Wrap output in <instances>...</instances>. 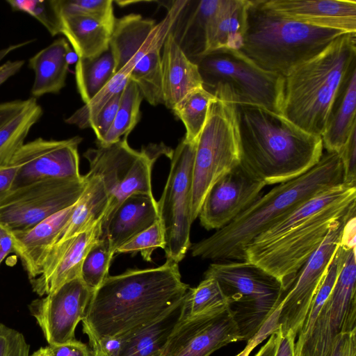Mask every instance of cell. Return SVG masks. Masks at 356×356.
Returning a JSON list of instances; mask_svg holds the SVG:
<instances>
[{"mask_svg": "<svg viewBox=\"0 0 356 356\" xmlns=\"http://www.w3.org/2000/svg\"><path fill=\"white\" fill-rule=\"evenodd\" d=\"M177 263L108 275L92 295L82 320L90 346L108 337L134 333L162 317L185 296Z\"/></svg>", "mask_w": 356, "mask_h": 356, "instance_id": "cell-1", "label": "cell"}, {"mask_svg": "<svg viewBox=\"0 0 356 356\" xmlns=\"http://www.w3.org/2000/svg\"><path fill=\"white\" fill-rule=\"evenodd\" d=\"M356 184L342 182L309 199L247 245L244 260L275 277L286 293L333 223L355 210Z\"/></svg>", "mask_w": 356, "mask_h": 356, "instance_id": "cell-2", "label": "cell"}, {"mask_svg": "<svg viewBox=\"0 0 356 356\" xmlns=\"http://www.w3.org/2000/svg\"><path fill=\"white\" fill-rule=\"evenodd\" d=\"M342 182L339 154L326 152L308 171L278 184L230 223L191 244V255L214 262L243 261L245 250L253 238L309 199Z\"/></svg>", "mask_w": 356, "mask_h": 356, "instance_id": "cell-3", "label": "cell"}, {"mask_svg": "<svg viewBox=\"0 0 356 356\" xmlns=\"http://www.w3.org/2000/svg\"><path fill=\"white\" fill-rule=\"evenodd\" d=\"M235 108L241 163L266 185L296 178L320 161L321 136L260 106L235 105Z\"/></svg>", "mask_w": 356, "mask_h": 356, "instance_id": "cell-4", "label": "cell"}, {"mask_svg": "<svg viewBox=\"0 0 356 356\" xmlns=\"http://www.w3.org/2000/svg\"><path fill=\"white\" fill-rule=\"evenodd\" d=\"M355 59L356 33H346L296 67L284 77L282 115L304 131L321 137Z\"/></svg>", "mask_w": 356, "mask_h": 356, "instance_id": "cell-5", "label": "cell"}, {"mask_svg": "<svg viewBox=\"0 0 356 356\" xmlns=\"http://www.w3.org/2000/svg\"><path fill=\"white\" fill-rule=\"evenodd\" d=\"M343 31L288 19L250 1L241 50L261 68L285 77L322 51Z\"/></svg>", "mask_w": 356, "mask_h": 356, "instance_id": "cell-6", "label": "cell"}, {"mask_svg": "<svg viewBox=\"0 0 356 356\" xmlns=\"http://www.w3.org/2000/svg\"><path fill=\"white\" fill-rule=\"evenodd\" d=\"M194 63L203 88L216 99L282 114L284 77L261 68L241 50L219 49Z\"/></svg>", "mask_w": 356, "mask_h": 356, "instance_id": "cell-7", "label": "cell"}, {"mask_svg": "<svg viewBox=\"0 0 356 356\" xmlns=\"http://www.w3.org/2000/svg\"><path fill=\"white\" fill-rule=\"evenodd\" d=\"M204 277L217 280L242 340L248 341L274 316L286 293L276 277L246 260L213 262Z\"/></svg>", "mask_w": 356, "mask_h": 356, "instance_id": "cell-8", "label": "cell"}, {"mask_svg": "<svg viewBox=\"0 0 356 356\" xmlns=\"http://www.w3.org/2000/svg\"><path fill=\"white\" fill-rule=\"evenodd\" d=\"M240 163L235 105L215 98L209 104L206 122L196 141L192 181L193 222L198 217L213 184Z\"/></svg>", "mask_w": 356, "mask_h": 356, "instance_id": "cell-9", "label": "cell"}, {"mask_svg": "<svg viewBox=\"0 0 356 356\" xmlns=\"http://www.w3.org/2000/svg\"><path fill=\"white\" fill-rule=\"evenodd\" d=\"M173 150L165 145H151L138 151L131 147L127 136L119 141L89 148L83 156L89 163L88 173L101 178L108 202L103 219L108 216L129 196L135 193L153 195L152 170L156 160Z\"/></svg>", "mask_w": 356, "mask_h": 356, "instance_id": "cell-10", "label": "cell"}, {"mask_svg": "<svg viewBox=\"0 0 356 356\" xmlns=\"http://www.w3.org/2000/svg\"><path fill=\"white\" fill-rule=\"evenodd\" d=\"M196 142L184 138L173 150L170 169L160 200L159 217L164 230L166 259L179 264L189 250L193 168Z\"/></svg>", "mask_w": 356, "mask_h": 356, "instance_id": "cell-11", "label": "cell"}, {"mask_svg": "<svg viewBox=\"0 0 356 356\" xmlns=\"http://www.w3.org/2000/svg\"><path fill=\"white\" fill-rule=\"evenodd\" d=\"M87 182L78 179H49L10 190L0 199V225L10 231L29 229L74 204Z\"/></svg>", "mask_w": 356, "mask_h": 356, "instance_id": "cell-12", "label": "cell"}, {"mask_svg": "<svg viewBox=\"0 0 356 356\" xmlns=\"http://www.w3.org/2000/svg\"><path fill=\"white\" fill-rule=\"evenodd\" d=\"M353 216H355V210L337 220L318 249L302 267L279 305L275 329L279 326L282 333L291 330L297 337L312 302L341 244L345 225Z\"/></svg>", "mask_w": 356, "mask_h": 356, "instance_id": "cell-13", "label": "cell"}, {"mask_svg": "<svg viewBox=\"0 0 356 356\" xmlns=\"http://www.w3.org/2000/svg\"><path fill=\"white\" fill-rule=\"evenodd\" d=\"M186 1H173L165 18L159 24L134 13L116 18L109 42L115 74L124 72L129 75L140 58L161 49Z\"/></svg>", "mask_w": 356, "mask_h": 356, "instance_id": "cell-14", "label": "cell"}, {"mask_svg": "<svg viewBox=\"0 0 356 356\" xmlns=\"http://www.w3.org/2000/svg\"><path fill=\"white\" fill-rule=\"evenodd\" d=\"M80 136L65 140L38 138L24 143L10 159L19 165L11 190L49 179H78Z\"/></svg>", "mask_w": 356, "mask_h": 356, "instance_id": "cell-15", "label": "cell"}, {"mask_svg": "<svg viewBox=\"0 0 356 356\" xmlns=\"http://www.w3.org/2000/svg\"><path fill=\"white\" fill-rule=\"evenodd\" d=\"M92 292L81 277L63 284L29 305L49 345L75 340V329L83 320Z\"/></svg>", "mask_w": 356, "mask_h": 356, "instance_id": "cell-16", "label": "cell"}, {"mask_svg": "<svg viewBox=\"0 0 356 356\" xmlns=\"http://www.w3.org/2000/svg\"><path fill=\"white\" fill-rule=\"evenodd\" d=\"M265 186L240 163L209 190L198 215L201 225L207 230L224 227L262 195Z\"/></svg>", "mask_w": 356, "mask_h": 356, "instance_id": "cell-17", "label": "cell"}, {"mask_svg": "<svg viewBox=\"0 0 356 356\" xmlns=\"http://www.w3.org/2000/svg\"><path fill=\"white\" fill-rule=\"evenodd\" d=\"M243 341L228 308L181 318L161 350L162 356H210L232 342Z\"/></svg>", "mask_w": 356, "mask_h": 356, "instance_id": "cell-18", "label": "cell"}, {"mask_svg": "<svg viewBox=\"0 0 356 356\" xmlns=\"http://www.w3.org/2000/svg\"><path fill=\"white\" fill-rule=\"evenodd\" d=\"M102 220L51 249L42 273L30 280L35 293L40 296L48 295L65 283L81 277V266L87 253L101 238Z\"/></svg>", "mask_w": 356, "mask_h": 356, "instance_id": "cell-19", "label": "cell"}, {"mask_svg": "<svg viewBox=\"0 0 356 356\" xmlns=\"http://www.w3.org/2000/svg\"><path fill=\"white\" fill-rule=\"evenodd\" d=\"M261 4L290 20L344 33H356L355 0H261Z\"/></svg>", "mask_w": 356, "mask_h": 356, "instance_id": "cell-20", "label": "cell"}, {"mask_svg": "<svg viewBox=\"0 0 356 356\" xmlns=\"http://www.w3.org/2000/svg\"><path fill=\"white\" fill-rule=\"evenodd\" d=\"M74 204L29 229L9 230L13 240V252L19 258L29 280L36 278L42 273L47 255L69 220Z\"/></svg>", "mask_w": 356, "mask_h": 356, "instance_id": "cell-21", "label": "cell"}, {"mask_svg": "<svg viewBox=\"0 0 356 356\" xmlns=\"http://www.w3.org/2000/svg\"><path fill=\"white\" fill-rule=\"evenodd\" d=\"M159 219L154 195L135 193L123 200L102 220V236L115 252L122 244Z\"/></svg>", "mask_w": 356, "mask_h": 356, "instance_id": "cell-22", "label": "cell"}, {"mask_svg": "<svg viewBox=\"0 0 356 356\" xmlns=\"http://www.w3.org/2000/svg\"><path fill=\"white\" fill-rule=\"evenodd\" d=\"M163 47V104L172 110L190 92L203 87V83L197 65L186 56L171 32Z\"/></svg>", "mask_w": 356, "mask_h": 356, "instance_id": "cell-23", "label": "cell"}, {"mask_svg": "<svg viewBox=\"0 0 356 356\" xmlns=\"http://www.w3.org/2000/svg\"><path fill=\"white\" fill-rule=\"evenodd\" d=\"M78 59L65 38L55 40L29 60L35 79L31 88L33 98L57 94L65 86L69 65Z\"/></svg>", "mask_w": 356, "mask_h": 356, "instance_id": "cell-24", "label": "cell"}, {"mask_svg": "<svg viewBox=\"0 0 356 356\" xmlns=\"http://www.w3.org/2000/svg\"><path fill=\"white\" fill-rule=\"evenodd\" d=\"M220 2L187 0L172 27L175 40L193 63L205 54L208 24Z\"/></svg>", "mask_w": 356, "mask_h": 356, "instance_id": "cell-25", "label": "cell"}, {"mask_svg": "<svg viewBox=\"0 0 356 356\" xmlns=\"http://www.w3.org/2000/svg\"><path fill=\"white\" fill-rule=\"evenodd\" d=\"M250 4L249 0H220L208 24L205 54L222 48L241 49Z\"/></svg>", "mask_w": 356, "mask_h": 356, "instance_id": "cell-26", "label": "cell"}, {"mask_svg": "<svg viewBox=\"0 0 356 356\" xmlns=\"http://www.w3.org/2000/svg\"><path fill=\"white\" fill-rule=\"evenodd\" d=\"M356 66L348 74L332 108L324 133L323 149L339 153L356 129Z\"/></svg>", "mask_w": 356, "mask_h": 356, "instance_id": "cell-27", "label": "cell"}, {"mask_svg": "<svg viewBox=\"0 0 356 356\" xmlns=\"http://www.w3.org/2000/svg\"><path fill=\"white\" fill-rule=\"evenodd\" d=\"M86 175V187L54 245L90 229L104 217L108 197L103 181L98 176L88 172Z\"/></svg>", "mask_w": 356, "mask_h": 356, "instance_id": "cell-28", "label": "cell"}, {"mask_svg": "<svg viewBox=\"0 0 356 356\" xmlns=\"http://www.w3.org/2000/svg\"><path fill=\"white\" fill-rule=\"evenodd\" d=\"M58 34H63L78 58L98 56L109 49L113 28L87 16H70L56 21Z\"/></svg>", "mask_w": 356, "mask_h": 356, "instance_id": "cell-29", "label": "cell"}, {"mask_svg": "<svg viewBox=\"0 0 356 356\" xmlns=\"http://www.w3.org/2000/svg\"><path fill=\"white\" fill-rule=\"evenodd\" d=\"M184 298L157 321L136 332L116 356H153L161 353L181 318Z\"/></svg>", "mask_w": 356, "mask_h": 356, "instance_id": "cell-30", "label": "cell"}, {"mask_svg": "<svg viewBox=\"0 0 356 356\" xmlns=\"http://www.w3.org/2000/svg\"><path fill=\"white\" fill-rule=\"evenodd\" d=\"M115 74V61L110 48L98 56L78 58L75 78L83 102H89Z\"/></svg>", "mask_w": 356, "mask_h": 356, "instance_id": "cell-31", "label": "cell"}, {"mask_svg": "<svg viewBox=\"0 0 356 356\" xmlns=\"http://www.w3.org/2000/svg\"><path fill=\"white\" fill-rule=\"evenodd\" d=\"M42 114L36 99L31 97L26 106L0 128V165L8 162L24 144L31 129Z\"/></svg>", "mask_w": 356, "mask_h": 356, "instance_id": "cell-32", "label": "cell"}, {"mask_svg": "<svg viewBox=\"0 0 356 356\" xmlns=\"http://www.w3.org/2000/svg\"><path fill=\"white\" fill-rule=\"evenodd\" d=\"M216 97L203 87L197 88L183 97L172 109L183 122L188 142H196L206 122L209 106Z\"/></svg>", "mask_w": 356, "mask_h": 356, "instance_id": "cell-33", "label": "cell"}, {"mask_svg": "<svg viewBox=\"0 0 356 356\" xmlns=\"http://www.w3.org/2000/svg\"><path fill=\"white\" fill-rule=\"evenodd\" d=\"M143 99L137 85L129 79L122 91L114 122L102 142L97 143L106 145L128 136L140 119V106Z\"/></svg>", "mask_w": 356, "mask_h": 356, "instance_id": "cell-34", "label": "cell"}, {"mask_svg": "<svg viewBox=\"0 0 356 356\" xmlns=\"http://www.w3.org/2000/svg\"><path fill=\"white\" fill-rule=\"evenodd\" d=\"M227 299L217 280L204 277L194 288H189L184 298L181 318L197 316L227 309Z\"/></svg>", "mask_w": 356, "mask_h": 356, "instance_id": "cell-35", "label": "cell"}, {"mask_svg": "<svg viewBox=\"0 0 356 356\" xmlns=\"http://www.w3.org/2000/svg\"><path fill=\"white\" fill-rule=\"evenodd\" d=\"M161 50L148 53L138 60L129 73V80L139 88L151 105L163 104L162 65Z\"/></svg>", "mask_w": 356, "mask_h": 356, "instance_id": "cell-36", "label": "cell"}, {"mask_svg": "<svg viewBox=\"0 0 356 356\" xmlns=\"http://www.w3.org/2000/svg\"><path fill=\"white\" fill-rule=\"evenodd\" d=\"M112 0H49L56 21L70 16L95 18L113 28L115 17Z\"/></svg>", "mask_w": 356, "mask_h": 356, "instance_id": "cell-37", "label": "cell"}, {"mask_svg": "<svg viewBox=\"0 0 356 356\" xmlns=\"http://www.w3.org/2000/svg\"><path fill=\"white\" fill-rule=\"evenodd\" d=\"M115 254L107 241L103 238H100L90 248L81 266V279L92 293L108 276Z\"/></svg>", "mask_w": 356, "mask_h": 356, "instance_id": "cell-38", "label": "cell"}, {"mask_svg": "<svg viewBox=\"0 0 356 356\" xmlns=\"http://www.w3.org/2000/svg\"><path fill=\"white\" fill-rule=\"evenodd\" d=\"M129 74L118 72L89 102L65 119V122L79 129L90 128V124L108 101L124 89L129 81Z\"/></svg>", "mask_w": 356, "mask_h": 356, "instance_id": "cell-39", "label": "cell"}, {"mask_svg": "<svg viewBox=\"0 0 356 356\" xmlns=\"http://www.w3.org/2000/svg\"><path fill=\"white\" fill-rule=\"evenodd\" d=\"M165 247V233L159 219L149 227L120 246L115 253L134 255L140 252L143 259L149 262L152 261L154 251L158 248L164 250Z\"/></svg>", "mask_w": 356, "mask_h": 356, "instance_id": "cell-40", "label": "cell"}, {"mask_svg": "<svg viewBox=\"0 0 356 356\" xmlns=\"http://www.w3.org/2000/svg\"><path fill=\"white\" fill-rule=\"evenodd\" d=\"M13 11L26 13L40 22L51 36L58 34L57 24L51 8L49 1L8 0Z\"/></svg>", "mask_w": 356, "mask_h": 356, "instance_id": "cell-41", "label": "cell"}, {"mask_svg": "<svg viewBox=\"0 0 356 356\" xmlns=\"http://www.w3.org/2000/svg\"><path fill=\"white\" fill-rule=\"evenodd\" d=\"M29 350L22 333L0 323V356H29Z\"/></svg>", "mask_w": 356, "mask_h": 356, "instance_id": "cell-42", "label": "cell"}, {"mask_svg": "<svg viewBox=\"0 0 356 356\" xmlns=\"http://www.w3.org/2000/svg\"><path fill=\"white\" fill-rule=\"evenodd\" d=\"M121 93L122 92L114 95L99 111L90 124V128L92 129L94 131L97 143L102 142L114 122L120 100Z\"/></svg>", "mask_w": 356, "mask_h": 356, "instance_id": "cell-43", "label": "cell"}, {"mask_svg": "<svg viewBox=\"0 0 356 356\" xmlns=\"http://www.w3.org/2000/svg\"><path fill=\"white\" fill-rule=\"evenodd\" d=\"M339 154L343 164L344 182L356 184V129Z\"/></svg>", "mask_w": 356, "mask_h": 356, "instance_id": "cell-44", "label": "cell"}, {"mask_svg": "<svg viewBox=\"0 0 356 356\" xmlns=\"http://www.w3.org/2000/svg\"><path fill=\"white\" fill-rule=\"evenodd\" d=\"M134 333L108 337L102 339L91 346V348H92V356H116L124 343Z\"/></svg>", "mask_w": 356, "mask_h": 356, "instance_id": "cell-45", "label": "cell"}, {"mask_svg": "<svg viewBox=\"0 0 356 356\" xmlns=\"http://www.w3.org/2000/svg\"><path fill=\"white\" fill-rule=\"evenodd\" d=\"M330 356H356V330L338 334L333 341Z\"/></svg>", "mask_w": 356, "mask_h": 356, "instance_id": "cell-46", "label": "cell"}, {"mask_svg": "<svg viewBox=\"0 0 356 356\" xmlns=\"http://www.w3.org/2000/svg\"><path fill=\"white\" fill-rule=\"evenodd\" d=\"M51 356H92L88 346L76 339L61 344L49 345Z\"/></svg>", "mask_w": 356, "mask_h": 356, "instance_id": "cell-47", "label": "cell"}, {"mask_svg": "<svg viewBox=\"0 0 356 356\" xmlns=\"http://www.w3.org/2000/svg\"><path fill=\"white\" fill-rule=\"evenodd\" d=\"M19 169L11 161L0 165V199L11 190Z\"/></svg>", "mask_w": 356, "mask_h": 356, "instance_id": "cell-48", "label": "cell"}, {"mask_svg": "<svg viewBox=\"0 0 356 356\" xmlns=\"http://www.w3.org/2000/svg\"><path fill=\"white\" fill-rule=\"evenodd\" d=\"M28 102L29 99L0 103V128L19 113Z\"/></svg>", "mask_w": 356, "mask_h": 356, "instance_id": "cell-49", "label": "cell"}, {"mask_svg": "<svg viewBox=\"0 0 356 356\" xmlns=\"http://www.w3.org/2000/svg\"><path fill=\"white\" fill-rule=\"evenodd\" d=\"M296 336L291 330H289L285 333L282 332V336L275 356H296Z\"/></svg>", "mask_w": 356, "mask_h": 356, "instance_id": "cell-50", "label": "cell"}, {"mask_svg": "<svg viewBox=\"0 0 356 356\" xmlns=\"http://www.w3.org/2000/svg\"><path fill=\"white\" fill-rule=\"evenodd\" d=\"M281 336L282 330L277 326L270 334L267 342L261 346L254 356H275Z\"/></svg>", "mask_w": 356, "mask_h": 356, "instance_id": "cell-51", "label": "cell"}, {"mask_svg": "<svg viewBox=\"0 0 356 356\" xmlns=\"http://www.w3.org/2000/svg\"><path fill=\"white\" fill-rule=\"evenodd\" d=\"M24 64V60H8L0 66V86L17 73Z\"/></svg>", "mask_w": 356, "mask_h": 356, "instance_id": "cell-52", "label": "cell"}, {"mask_svg": "<svg viewBox=\"0 0 356 356\" xmlns=\"http://www.w3.org/2000/svg\"><path fill=\"white\" fill-rule=\"evenodd\" d=\"M11 252H13V247L10 231L0 225V264Z\"/></svg>", "mask_w": 356, "mask_h": 356, "instance_id": "cell-53", "label": "cell"}, {"mask_svg": "<svg viewBox=\"0 0 356 356\" xmlns=\"http://www.w3.org/2000/svg\"><path fill=\"white\" fill-rule=\"evenodd\" d=\"M268 334H269L266 332H261V334L259 332L257 336H255L251 340L248 341L245 348L236 356H249L252 349L257 346L261 341H263Z\"/></svg>", "mask_w": 356, "mask_h": 356, "instance_id": "cell-54", "label": "cell"}, {"mask_svg": "<svg viewBox=\"0 0 356 356\" xmlns=\"http://www.w3.org/2000/svg\"><path fill=\"white\" fill-rule=\"evenodd\" d=\"M34 40L31 39L29 40L24 41L21 43L15 44H10L8 47L3 48L0 50V62L10 52L19 49L25 45H27L31 42H33Z\"/></svg>", "mask_w": 356, "mask_h": 356, "instance_id": "cell-55", "label": "cell"}, {"mask_svg": "<svg viewBox=\"0 0 356 356\" xmlns=\"http://www.w3.org/2000/svg\"><path fill=\"white\" fill-rule=\"evenodd\" d=\"M29 356H51L48 347H42Z\"/></svg>", "mask_w": 356, "mask_h": 356, "instance_id": "cell-56", "label": "cell"}, {"mask_svg": "<svg viewBox=\"0 0 356 356\" xmlns=\"http://www.w3.org/2000/svg\"><path fill=\"white\" fill-rule=\"evenodd\" d=\"M153 356H162V355H161V353H158V354H156L155 355H153Z\"/></svg>", "mask_w": 356, "mask_h": 356, "instance_id": "cell-57", "label": "cell"}]
</instances>
